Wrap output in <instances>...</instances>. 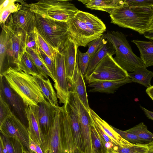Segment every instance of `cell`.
I'll use <instances>...</instances> for the list:
<instances>
[{
  "instance_id": "cell-1",
  "label": "cell",
  "mask_w": 153,
  "mask_h": 153,
  "mask_svg": "<svg viewBox=\"0 0 153 153\" xmlns=\"http://www.w3.org/2000/svg\"><path fill=\"white\" fill-rule=\"evenodd\" d=\"M67 23L68 36L74 41L78 48L80 46L86 47L89 42L102 36L106 30L101 19L79 10Z\"/></svg>"
},
{
  "instance_id": "cell-2",
  "label": "cell",
  "mask_w": 153,
  "mask_h": 153,
  "mask_svg": "<svg viewBox=\"0 0 153 153\" xmlns=\"http://www.w3.org/2000/svg\"><path fill=\"white\" fill-rule=\"evenodd\" d=\"M2 76L22 98L25 105L38 106L45 100L35 76L11 67H9Z\"/></svg>"
},
{
  "instance_id": "cell-3",
  "label": "cell",
  "mask_w": 153,
  "mask_h": 153,
  "mask_svg": "<svg viewBox=\"0 0 153 153\" xmlns=\"http://www.w3.org/2000/svg\"><path fill=\"white\" fill-rule=\"evenodd\" d=\"M111 22L143 34L153 20V13H146L130 7L124 0L123 4L109 15Z\"/></svg>"
},
{
  "instance_id": "cell-4",
  "label": "cell",
  "mask_w": 153,
  "mask_h": 153,
  "mask_svg": "<svg viewBox=\"0 0 153 153\" xmlns=\"http://www.w3.org/2000/svg\"><path fill=\"white\" fill-rule=\"evenodd\" d=\"M105 39L113 45L117 63L128 72H132L137 68L144 66L140 57L133 52L126 36L119 31H111L103 34Z\"/></svg>"
},
{
  "instance_id": "cell-5",
  "label": "cell",
  "mask_w": 153,
  "mask_h": 153,
  "mask_svg": "<svg viewBox=\"0 0 153 153\" xmlns=\"http://www.w3.org/2000/svg\"><path fill=\"white\" fill-rule=\"evenodd\" d=\"M71 1L42 0L28 4L30 10L41 16L67 22L79 10Z\"/></svg>"
},
{
  "instance_id": "cell-6",
  "label": "cell",
  "mask_w": 153,
  "mask_h": 153,
  "mask_svg": "<svg viewBox=\"0 0 153 153\" xmlns=\"http://www.w3.org/2000/svg\"><path fill=\"white\" fill-rule=\"evenodd\" d=\"M5 26L7 32L8 68L9 67L19 68L22 58L26 51L27 33L15 25L13 13L7 18Z\"/></svg>"
},
{
  "instance_id": "cell-7",
  "label": "cell",
  "mask_w": 153,
  "mask_h": 153,
  "mask_svg": "<svg viewBox=\"0 0 153 153\" xmlns=\"http://www.w3.org/2000/svg\"><path fill=\"white\" fill-rule=\"evenodd\" d=\"M35 14L36 27L39 34L52 47L60 50L68 37L67 23Z\"/></svg>"
},
{
  "instance_id": "cell-8",
  "label": "cell",
  "mask_w": 153,
  "mask_h": 153,
  "mask_svg": "<svg viewBox=\"0 0 153 153\" xmlns=\"http://www.w3.org/2000/svg\"><path fill=\"white\" fill-rule=\"evenodd\" d=\"M129 78L128 73L108 54L97 65L89 76L85 78L88 83L97 80L118 81Z\"/></svg>"
},
{
  "instance_id": "cell-9",
  "label": "cell",
  "mask_w": 153,
  "mask_h": 153,
  "mask_svg": "<svg viewBox=\"0 0 153 153\" xmlns=\"http://www.w3.org/2000/svg\"><path fill=\"white\" fill-rule=\"evenodd\" d=\"M0 131L1 133L6 137L18 139L25 151L33 153L30 148V138L27 128L13 114L0 125Z\"/></svg>"
},
{
  "instance_id": "cell-10",
  "label": "cell",
  "mask_w": 153,
  "mask_h": 153,
  "mask_svg": "<svg viewBox=\"0 0 153 153\" xmlns=\"http://www.w3.org/2000/svg\"><path fill=\"white\" fill-rule=\"evenodd\" d=\"M0 96L9 105L13 114L28 127L25 105L20 97L10 86L4 77L0 76Z\"/></svg>"
},
{
  "instance_id": "cell-11",
  "label": "cell",
  "mask_w": 153,
  "mask_h": 153,
  "mask_svg": "<svg viewBox=\"0 0 153 153\" xmlns=\"http://www.w3.org/2000/svg\"><path fill=\"white\" fill-rule=\"evenodd\" d=\"M55 62V82L54 87L59 103L64 104L68 101L70 84L67 77L64 55L60 50L56 52Z\"/></svg>"
},
{
  "instance_id": "cell-12",
  "label": "cell",
  "mask_w": 153,
  "mask_h": 153,
  "mask_svg": "<svg viewBox=\"0 0 153 153\" xmlns=\"http://www.w3.org/2000/svg\"><path fill=\"white\" fill-rule=\"evenodd\" d=\"M45 137L46 153H66L62 134L61 107H57L53 126Z\"/></svg>"
},
{
  "instance_id": "cell-13",
  "label": "cell",
  "mask_w": 153,
  "mask_h": 153,
  "mask_svg": "<svg viewBox=\"0 0 153 153\" xmlns=\"http://www.w3.org/2000/svg\"><path fill=\"white\" fill-rule=\"evenodd\" d=\"M25 111L28 121L27 129L30 137L39 146L43 153H46L45 137L39 123L38 106L25 105Z\"/></svg>"
},
{
  "instance_id": "cell-14",
  "label": "cell",
  "mask_w": 153,
  "mask_h": 153,
  "mask_svg": "<svg viewBox=\"0 0 153 153\" xmlns=\"http://www.w3.org/2000/svg\"><path fill=\"white\" fill-rule=\"evenodd\" d=\"M78 48L74 41L68 36L60 50L64 55L66 76L69 83L72 79L75 68L78 64Z\"/></svg>"
},
{
  "instance_id": "cell-15",
  "label": "cell",
  "mask_w": 153,
  "mask_h": 153,
  "mask_svg": "<svg viewBox=\"0 0 153 153\" xmlns=\"http://www.w3.org/2000/svg\"><path fill=\"white\" fill-rule=\"evenodd\" d=\"M58 106L53 105L46 99L38 104L39 123L45 136L48 134L53 126Z\"/></svg>"
},
{
  "instance_id": "cell-16",
  "label": "cell",
  "mask_w": 153,
  "mask_h": 153,
  "mask_svg": "<svg viewBox=\"0 0 153 153\" xmlns=\"http://www.w3.org/2000/svg\"><path fill=\"white\" fill-rule=\"evenodd\" d=\"M91 121L94 123L107 135L112 143L115 146L122 148L127 147L130 142L126 140L113 128L112 126L101 118L93 110L89 112Z\"/></svg>"
},
{
  "instance_id": "cell-17",
  "label": "cell",
  "mask_w": 153,
  "mask_h": 153,
  "mask_svg": "<svg viewBox=\"0 0 153 153\" xmlns=\"http://www.w3.org/2000/svg\"><path fill=\"white\" fill-rule=\"evenodd\" d=\"M26 3L22 8L13 13V22L18 27L27 34L34 30L36 27V16Z\"/></svg>"
},
{
  "instance_id": "cell-18",
  "label": "cell",
  "mask_w": 153,
  "mask_h": 153,
  "mask_svg": "<svg viewBox=\"0 0 153 153\" xmlns=\"http://www.w3.org/2000/svg\"><path fill=\"white\" fill-rule=\"evenodd\" d=\"M61 108V130L64 148L66 153L75 152L72 128L64 105Z\"/></svg>"
},
{
  "instance_id": "cell-19",
  "label": "cell",
  "mask_w": 153,
  "mask_h": 153,
  "mask_svg": "<svg viewBox=\"0 0 153 153\" xmlns=\"http://www.w3.org/2000/svg\"><path fill=\"white\" fill-rule=\"evenodd\" d=\"M64 105L72 128L76 148L75 152L78 153H85L81 135L80 124L77 115L68 101Z\"/></svg>"
},
{
  "instance_id": "cell-20",
  "label": "cell",
  "mask_w": 153,
  "mask_h": 153,
  "mask_svg": "<svg viewBox=\"0 0 153 153\" xmlns=\"http://www.w3.org/2000/svg\"><path fill=\"white\" fill-rule=\"evenodd\" d=\"M70 84V91L75 92L83 105L89 112L90 110L84 77L79 69L78 64L75 68Z\"/></svg>"
},
{
  "instance_id": "cell-21",
  "label": "cell",
  "mask_w": 153,
  "mask_h": 153,
  "mask_svg": "<svg viewBox=\"0 0 153 153\" xmlns=\"http://www.w3.org/2000/svg\"><path fill=\"white\" fill-rule=\"evenodd\" d=\"M132 82V80L130 78L118 81L97 80L88 83V86L90 88L89 91L90 92L112 94L120 86Z\"/></svg>"
},
{
  "instance_id": "cell-22",
  "label": "cell",
  "mask_w": 153,
  "mask_h": 153,
  "mask_svg": "<svg viewBox=\"0 0 153 153\" xmlns=\"http://www.w3.org/2000/svg\"><path fill=\"white\" fill-rule=\"evenodd\" d=\"M107 40V43L91 57L84 78L90 75L99 63L108 54L113 56L115 54L113 45L109 41Z\"/></svg>"
},
{
  "instance_id": "cell-23",
  "label": "cell",
  "mask_w": 153,
  "mask_h": 153,
  "mask_svg": "<svg viewBox=\"0 0 153 153\" xmlns=\"http://www.w3.org/2000/svg\"><path fill=\"white\" fill-rule=\"evenodd\" d=\"M131 42L137 47L144 67L146 68L153 66V41L134 40Z\"/></svg>"
},
{
  "instance_id": "cell-24",
  "label": "cell",
  "mask_w": 153,
  "mask_h": 153,
  "mask_svg": "<svg viewBox=\"0 0 153 153\" xmlns=\"http://www.w3.org/2000/svg\"><path fill=\"white\" fill-rule=\"evenodd\" d=\"M124 3V0H88L85 5L87 8L104 11L110 14Z\"/></svg>"
},
{
  "instance_id": "cell-25",
  "label": "cell",
  "mask_w": 153,
  "mask_h": 153,
  "mask_svg": "<svg viewBox=\"0 0 153 153\" xmlns=\"http://www.w3.org/2000/svg\"><path fill=\"white\" fill-rule=\"evenodd\" d=\"M42 90L44 97L53 105L58 106L56 94L49 79L41 75L35 76Z\"/></svg>"
},
{
  "instance_id": "cell-26",
  "label": "cell",
  "mask_w": 153,
  "mask_h": 153,
  "mask_svg": "<svg viewBox=\"0 0 153 153\" xmlns=\"http://www.w3.org/2000/svg\"><path fill=\"white\" fill-rule=\"evenodd\" d=\"M128 74L133 82L139 83L147 88L152 86L151 82L153 77V71L148 70L144 66L138 67L133 72L128 73Z\"/></svg>"
},
{
  "instance_id": "cell-27",
  "label": "cell",
  "mask_w": 153,
  "mask_h": 153,
  "mask_svg": "<svg viewBox=\"0 0 153 153\" xmlns=\"http://www.w3.org/2000/svg\"><path fill=\"white\" fill-rule=\"evenodd\" d=\"M0 140L3 143L6 153H25L23 145L15 138L6 137L1 133Z\"/></svg>"
},
{
  "instance_id": "cell-28",
  "label": "cell",
  "mask_w": 153,
  "mask_h": 153,
  "mask_svg": "<svg viewBox=\"0 0 153 153\" xmlns=\"http://www.w3.org/2000/svg\"><path fill=\"white\" fill-rule=\"evenodd\" d=\"M26 52L40 74L46 79L48 78V76H50L54 82L55 80L53 76L46 65L40 59L36 51L27 48Z\"/></svg>"
},
{
  "instance_id": "cell-29",
  "label": "cell",
  "mask_w": 153,
  "mask_h": 153,
  "mask_svg": "<svg viewBox=\"0 0 153 153\" xmlns=\"http://www.w3.org/2000/svg\"><path fill=\"white\" fill-rule=\"evenodd\" d=\"M134 134L145 142L153 141V133L149 131L143 122H141L132 128L125 131Z\"/></svg>"
},
{
  "instance_id": "cell-30",
  "label": "cell",
  "mask_w": 153,
  "mask_h": 153,
  "mask_svg": "<svg viewBox=\"0 0 153 153\" xmlns=\"http://www.w3.org/2000/svg\"><path fill=\"white\" fill-rule=\"evenodd\" d=\"M34 31L38 46L48 56L55 61L56 53L57 50H59L55 48L51 45L39 34L36 27Z\"/></svg>"
},
{
  "instance_id": "cell-31",
  "label": "cell",
  "mask_w": 153,
  "mask_h": 153,
  "mask_svg": "<svg viewBox=\"0 0 153 153\" xmlns=\"http://www.w3.org/2000/svg\"><path fill=\"white\" fill-rule=\"evenodd\" d=\"M19 68L25 73L34 76L41 75L26 52L22 58Z\"/></svg>"
},
{
  "instance_id": "cell-32",
  "label": "cell",
  "mask_w": 153,
  "mask_h": 153,
  "mask_svg": "<svg viewBox=\"0 0 153 153\" xmlns=\"http://www.w3.org/2000/svg\"><path fill=\"white\" fill-rule=\"evenodd\" d=\"M131 8L146 13H153V0H125Z\"/></svg>"
},
{
  "instance_id": "cell-33",
  "label": "cell",
  "mask_w": 153,
  "mask_h": 153,
  "mask_svg": "<svg viewBox=\"0 0 153 153\" xmlns=\"http://www.w3.org/2000/svg\"><path fill=\"white\" fill-rule=\"evenodd\" d=\"M2 30L0 36V76L4 72V61L6 56L7 32L5 24L1 25Z\"/></svg>"
},
{
  "instance_id": "cell-34",
  "label": "cell",
  "mask_w": 153,
  "mask_h": 153,
  "mask_svg": "<svg viewBox=\"0 0 153 153\" xmlns=\"http://www.w3.org/2000/svg\"><path fill=\"white\" fill-rule=\"evenodd\" d=\"M36 51L40 59L46 65L52 75L54 79V82H55V62L52 60L48 56L39 46L37 48Z\"/></svg>"
},
{
  "instance_id": "cell-35",
  "label": "cell",
  "mask_w": 153,
  "mask_h": 153,
  "mask_svg": "<svg viewBox=\"0 0 153 153\" xmlns=\"http://www.w3.org/2000/svg\"><path fill=\"white\" fill-rule=\"evenodd\" d=\"M77 58L79 69L84 78L91 57L86 52L82 53L78 48L77 51Z\"/></svg>"
},
{
  "instance_id": "cell-36",
  "label": "cell",
  "mask_w": 153,
  "mask_h": 153,
  "mask_svg": "<svg viewBox=\"0 0 153 153\" xmlns=\"http://www.w3.org/2000/svg\"><path fill=\"white\" fill-rule=\"evenodd\" d=\"M107 40L103 34L100 37L89 42L87 45L88 48L86 52L91 57L97 51L107 43Z\"/></svg>"
},
{
  "instance_id": "cell-37",
  "label": "cell",
  "mask_w": 153,
  "mask_h": 153,
  "mask_svg": "<svg viewBox=\"0 0 153 153\" xmlns=\"http://www.w3.org/2000/svg\"><path fill=\"white\" fill-rule=\"evenodd\" d=\"M93 146L95 153H107V151L102 143L97 133L92 126L91 128Z\"/></svg>"
},
{
  "instance_id": "cell-38",
  "label": "cell",
  "mask_w": 153,
  "mask_h": 153,
  "mask_svg": "<svg viewBox=\"0 0 153 153\" xmlns=\"http://www.w3.org/2000/svg\"><path fill=\"white\" fill-rule=\"evenodd\" d=\"M13 114L8 104L0 96V125Z\"/></svg>"
},
{
  "instance_id": "cell-39",
  "label": "cell",
  "mask_w": 153,
  "mask_h": 153,
  "mask_svg": "<svg viewBox=\"0 0 153 153\" xmlns=\"http://www.w3.org/2000/svg\"><path fill=\"white\" fill-rule=\"evenodd\" d=\"M112 127L122 137L130 142L135 144L146 143L145 142L134 134L128 133L125 131L118 129L112 126Z\"/></svg>"
},
{
  "instance_id": "cell-40",
  "label": "cell",
  "mask_w": 153,
  "mask_h": 153,
  "mask_svg": "<svg viewBox=\"0 0 153 153\" xmlns=\"http://www.w3.org/2000/svg\"><path fill=\"white\" fill-rule=\"evenodd\" d=\"M26 43L27 48L36 51L38 45L34 30L27 34Z\"/></svg>"
},
{
  "instance_id": "cell-41",
  "label": "cell",
  "mask_w": 153,
  "mask_h": 153,
  "mask_svg": "<svg viewBox=\"0 0 153 153\" xmlns=\"http://www.w3.org/2000/svg\"><path fill=\"white\" fill-rule=\"evenodd\" d=\"M12 13L7 8L0 12V22L1 25L5 24L7 18Z\"/></svg>"
},
{
  "instance_id": "cell-42",
  "label": "cell",
  "mask_w": 153,
  "mask_h": 153,
  "mask_svg": "<svg viewBox=\"0 0 153 153\" xmlns=\"http://www.w3.org/2000/svg\"><path fill=\"white\" fill-rule=\"evenodd\" d=\"M30 138V147L31 151L35 153H43L39 146Z\"/></svg>"
},
{
  "instance_id": "cell-43",
  "label": "cell",
  "mask_w": 153,
  "mask_h": 153,
  "mask_svg": "<svg viewBox=\"0 0 153 153\" xmlns=\"http://www.w3.org/2000/svg\"><path fill=\"white\" fill-rule=\"evenodd\" d=\"M16 0H2L0 1V12L6 8L10 4L15 2Z\"/></svg>"
},
{
  "instance_id": "cell-44",
  "label": "cell",
  "mask_w": 153,
  "mask_h": 153,
  "mask_svg": "<svg viewBox=\"0 0 153 153\" xmlns=\"http://www.w3.org/2000/svg\"><path fill=\"white\" fill-rule=\"evenodd\" d=\"M141 107L146 116L149 119L153 120V112L150 111L143 107Z\"/></svg>"
},
{
  "instance_id": "cell-45",
  "label": "cell",
  "mask_w": 153,
  "mask_h": 153,
  "mask_svg": "<svg viewBox=\"0 0 153 153\" xmlns=\"http://www.w3.org/2000/svg\"><path fill=\"white\" fill-rule=\"evenodd\" d=\"M144 36L150 40H153V31H147L143 34Z\"/></svg>"
},
{
  "instance_id": "cell-46",
  "label": "cell",
  "mask_w": 153,
  "mask_h": 153,
  "mask_svg": "<svg viewBox=\"0 0 153 153\" xmlns=\"http://www.w3.org/2000/svg\"><path fill=\"white\" fill-rule=\"evenodd\" d=\"M146 91L150 97L153 101V85L147 88Z\"/></svg>"
},
{
  "instance_id": "cell-47",
  "label": "cell",
  "mask_w": 153,
  "mask_h": 153,
  "mask_svg": "<svg viewBox=\"0 0 153 153\" xmlns=\"http://www.w3.org/2000/svg\"><path fill=\"white\" fill-rule=\"evenodd\" d=\"M149 149L153 151V141L147 143Z\"/></svg>"
},
{
  "instance_id": "cell-48",
  "label": "cell",
  "mask_w": 153,
  "mask_h": 153,
  "mask_svg": "<svg viewBox=\"0 0 153 153\" xmlns=\"http://www.w3.org/2000/svg\"><path fill=\"white\" fill-rule=\"evenodd\" d=\"M107 153H120L115 151L113 148L111 149L107 150Z\"/></svg>"
},
{
  "instance_id": "cell-49",
  "label": "cell",
  "mask_w": 153,
  "mask_h": 153,
  "mask_svg": "<svg viewBox=\"0 0 153 153\" xmlns=\"http://www.w3.org/2000/svg\"><path fill=\"white\" fill-rule=\"evenodd\" d=\"M146 153H153V151L149 149L148 151L146 152Z\"/></svg>"
},
{
  "instance_id": "cell-50",
  "label": "cell",
  "mask_w": 153,
  "mask_h": 153,
  "mask_svg": "<svg viewBox=\"0 0 153 153\" xmlns=\"http://www.w3.org/2000/svg\"><path fill=\"white\" fill-rule=\"evenodd\" d=\"M24 152H25V153H30L27 151H25V150ZM33 153H34V152H33Z\"/></svg>"
},
{
  "instance_id": "cell-51",
  "label": "cell",
  "mask_w": 153,
  "mask_h": 153,
  "mask_svg": "<svg viewBox=\"0 0 153 153\" xmlns=\"http://www.w3.org/2000/svg\"><path fill=\"white\" fill-rule=\"evenodd\" d=\"M73 153H77V152H75Z\"/></svg>"
}]
</instances>
